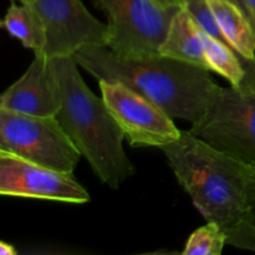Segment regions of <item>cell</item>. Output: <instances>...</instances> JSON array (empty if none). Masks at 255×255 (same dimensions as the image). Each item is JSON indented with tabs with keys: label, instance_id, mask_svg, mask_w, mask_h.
<instances>
[{
	"label": "cell",
	"instance_id": "17",
	"mask_svg": "<svg viewBox=\"0 0 255 255\" xmlns=\"http://www.w3.org/2000/svg\"><path fill=\"white\" fill-rule=\"evenodd\" d=\"M157 2H159L163 6L169 7V9H176V7L184 6L187 2H189L191 0H156Z\"/></svg>",
	"mask_w": 255,
	"mask_h": 255
},
{
	"label": "cell",
	"instance_id": "1",
	"mask_svg": "<svg viewBox=\"0 0 255 255\" xmlns=\"http://www.w3.org/2000/svg\"><path fill=\"white\" fill-rule=\"evenodd\" d=\"M74 57L95 79L122 82L162 107L172 119L191 124L206 111L217 86L208 70L159 54L128 59L107 46H87Z\"/></svg>",
	"mask_w": 255,
	"mask_h": 255
},
{
	"label": "cell",
	"instance_id": "15",
	"mask_svg": "<svg viewBox=\"0 0 255 255\" xmlns=\"http://www.w3.org/2000/svg\"><path fill=\"white\" fill-rule=\"evenodd\" d=\"M227 244L234 248L255 253V223L253 216H248L239 223L226 229Z\"/></svg>",
	"mask_w": 255,
	"mask_h": 255
},
{
	"label": "cell",
	"instance_id": "4",
	"mask_svg": "<svg viewBox=\"0 0 255 255\" xmlns=\"http://www.w3.org/2000/svg\"><path fill=\"white\" fill-rule=\"evenodd\" d=\"M191 133L249 164L255 161V91L217 85Z\"/></svg>",
	"mask_w": 255,
	"mask_h": 255
},
{
	"label": "cell",
	"instance_id": "12",
	"mask_svg": "<svg viewBox=\"0 0 255 255\" xmlns=\"http://www.w3.org/2000/svg\"><path fill=\"white\" fill-rule=\"evenodd\" d=\"M10 36L15 37L26 49L40 52L44 49L45 34L39 17L30 5L11 2L0 22Z\"/></svg>",
	"mask_w": 255,
	"mask_h": 255
},
{
	"label": "cell",
	"instance_id": "11",
	"mask_svg": "<svg viewBox=\"0 0 255 255\" xmlns=\"http://www.w3.org/2000/svg\"><path fill=\"white\" fill-rule=\"evenodd\" d=\"M159 55L211 71L206 56L203 30L186 6L174 11L166 37L159 46Z\"/></svg>",
	"mask_w": 255,
	"mask_h": 255
},
{
	"label": "cell",
	"instance_id": "7",
	"mask_svg": "<svg viewBox=\"0 0 255 255\" xmlns=\"http://www.w3.org/2000/svg\"><path fill=\"white\" fill-rule=\"evenodd\" d=\"M110 114L131 147H157L176 141L181 129L162 107L122 82L97 80Z\"/></svg>",
	"mask_w": 255,
	"mask_h": 255
},
{
	"label": "cell",
	"instance_id": "19",
	"mask_svg": "<svg viewBox=\"0 0 255 255\" xmlns=\"http://www.w3.org/2000/svg\"><path fill=\"white\" fill-rule=\"evenodd\" d=\"M0 254L1 255H15L16 254V249L14 248V246H12V244L1 242V243H0Z\"/></svg>",
	"mask_w": 255,
	"mask_h": 255
},
{
	"label": "cell",
	"instance_id": "6",
	"mask_svg": "<svg viewBox=\"0 0 255 255\" xmlns=\"http://www.w3.org/2000/svg\"><path fill=\"white\" fill-rule=\"evenodd\" d=\"M107 19V47L121 57L159 54L176 9L156 0H92Z\"/></svg>",
	"mask_w": 255,
	"mask_h": 255
},
{
	"label": "cell",
	"instance_id": "8",
	"mask_svg": "<svg viewBox=\"0 0 255 255\" xmlns=\"http://www.w3.org/2000/svg\"><path fill=\"white\" fill-rule=\"evenodd\" d=\"M30 6L44 29L45 45L40 54L74 56L82 47L107 46V25L97 20L81 0H34Z\"/></svg>",
	"mask_w": 255,
	"mask_h": 255
},
{
	"label": "cell",
	"instance_id": "5",
	"mask_svg": "<svg viewBox=\"0 0 255 255\" xmlns=\"http://www.w3.org/2000/svg\"><path fill=\"white\" fill-rule=\"evenodd\" d=\"M0 149L70 173L82 157L56 116H32L4 109H0Z\"/></svg>",
	"mask_w": 255,
	"mask_h": 255
},
{
	"label": "cell",
	"instance_id": "13",
	"mask_svg": "<svg viewBox=\"0 0 255 255\" xmlns=\"http://www.w3.org/2000/svg\"><path fill=\"white\" fill-rule=\"evenodd\" d=\"M203 37L206 56L211 71L217 72L228 80L232 86L241 89L247 75L241 56L228 42L216 39L204 31Z\"/></svg>",
	"mask_w": 255,
	"mask_h": 255
},
{
	"label": "cell",
	"instance_id": "9",
	"mask_svg": "<svg viewBox=\"0 0 255 255\" xmlns=\"http://www.w3.org/2000/svg\"><path fill=\"white\" fill-rule=\"evenodd\" d=\"M0 194L84 204L90 193L74 173L47 168L0 149Z\"/></svg>",
	"mask_w": 255,
	"mask_h": 255
},
{
	"label": "cell",
	"instance_id": "18",
	"mask_svg": "<svg viewBox=\"0 0 255 255\" xmlns=\"http://www.w3.org/2000/svg\"><path fill=\"white\" fill-rule=\"evenodd\" d=\"M244 2H246L249 20H251L252 25H253L255 30V0H244Z\"/></svg>",
	"mask_w": 255,
	"mask_h": 255
},
{
	"label": "cell",
	"instance_id": "14",
	"mask_svg": "<svg viewBox=\"0 0 255 255\" xmlns=\"http://www.w3.org/2000/svg\"><path fill=\"white\" fill-rule=\"evenodd\" d=\"M227 244V233L221 226L207 222L187 239L183 255H221Z\"/></svg>",
	"mask_w": 255,
	"mask_h": 255
},
{
	"label": "cell",
	"instance_id": "2",
	"mask_svg": "<svg viewBox=\"0 0 255 255\" xmlns=\"http://www.w3.org/2000/svg\"><path fill=\"white\" fill-rule=\"evenodd\" d=\"M159 149L204 221L226 231L253 213L247 197V163L189 131Z\"/></svg>",
	"mask_w": 255,
	"mask_h": 255
},
{
	"label": "cell",
	"instance_id": "20",
	"mask_svg": "<svg viewBox=\"0 0 255 255\" xmlns=\"http://www.w3.org/2000/svg\"><path fill=\"white\" fill-rule=\"evenodd\" d=\"M231 1H233L234 4L238 5L239 7H241L242 10H243L244 12H246V15L248 16V11H247V7H246V2H244V0H231ZM249 17V16H248Z\"/></svg>",
	"mask_w": 255,
	"mask_h": 255
},
{
	"label": "cell",
	"instance_id": "10",
	"mask_svg": "<svg viewBox=\"0 0 255 255\" xmlns=\"http://www.w3.org/2000/svg\"><path fill=\"white\" fill-rule=\"evenodd\" d=\"M62 97L54 57L34 54L26 71L0 96V109L32 116H56Z\"/></svg>",
	"mask_w": 255,
	"mask_h": 255
},
{
	"label": "cell",
	"instance_id": "21",
	"mask_svg": "<svg viewBox=\"0 0 255 255\" xmlns=\"http://www.w3.org/2000/svg\"><path fill=\"white\" fill-rule=\"evenodd\" d=\"M34 0H11V2H20V4H26L31 5Z\"/></svg>",
	"mask_w": 255,
	"mask_h": 255
},
{
	"label": "cell",
	"instance_id": "3",
	"mask_svg": "<svg viewBox=\"0 0 255 255\" xmlns=\"http://www.w3.org/2000/svg\"><path fill=\"white\" fill-rule=\"evenodd\" d=\"M54 61L62 97L56 117L97 178L111 189H119L136 172L122 146L121 128L104 99L84 81L75 57H54Z\"/></svg>",
	"mask_w": 255,
	"mask_h": 255
},
{
	"label": "cell",
	"instance_id": "16",
	"mask_svg": "<svg viewBox=\"0 0 255 255\" xmlns=\"http://www.w3.org/2000/svg\"><path fill=\"white\" fill-rule=\"evenodd\" d=\"M247 197L249 207L255 209V161L247 164Z\"/></svg>",
	"mask_w": 255,
	"mask_h": 255
}]
</instances>
